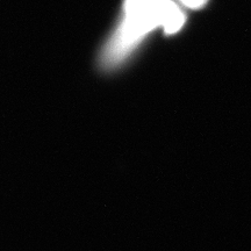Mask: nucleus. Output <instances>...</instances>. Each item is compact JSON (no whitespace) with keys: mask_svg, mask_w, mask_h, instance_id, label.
I'll return each mask as SVG.
<instances>
[{"mask_svg":"<svg viewBox=\"0 0 251 251\" xmlns=\"http://www.w3.org/2000/svg\"><path fill=\"white\" fill-rule=\"evenodd\" d=\"M169 0H126L125 17L102 52V64L114 67L139 46L152 29L163 26Z\"/></svg>","mask_w":251,"mask_h":251,"instance_id":"nucleus-1","label":"nucleus"},{"mask_svg":"<svg viewBox=\"0 0 251 251\" xmlns=\"http://www.w3.org/2000/svg\"><path fill=\"white\" fill-rule=\"evenodd\" d=\"M185 23V15L181 9L175 4L174 1L169 0L166 6L164 20H163V28L166 34H174L183 27Z\"/></svg>","mask_w":251,"mask_h":251,"instance_id":"nucleus-2","label":"nucleus"},{"mask_svg":"<svg viewBox=\"0 0 251 251\" xmlns=\"http://www.w3.org/2000/svg\"><path fill=\"white\" fill-rule=\"evenodd\" d=\"M180 1L183 2L185 6H187L188 8L196 9L202 7V6L206 4L207 0H180Z\"/></svg>","mask_w":251,"mask_h":251,"instance_id":"nucleus-3","label":"nucleus"}]
</instances>
